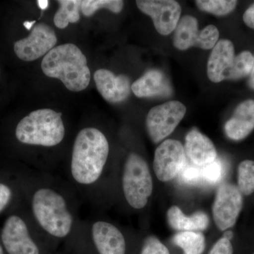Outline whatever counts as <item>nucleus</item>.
Returning a JSON list of instances; mask_svg holds the SVG:
<instances>
[{
    "label": "nucleus",
    "mask_w": 254,
    "mask_h": 254,
    "mask_svg": "<svg viewBox=\"0 0 254 254\" xmlns=\"http://www.w3.org/2000/svg\"><path fill=\"white\" fill-rule=\"evenodd\" d=\"M208 254H233V247L230 240L220 239Z\"/></svg>",
    "instance_id": "nucleus-30"
},
{
    "label": "nucleus",
    "mask_w": 254,
    "mask_h": 254,
    "mask_svg": "<svg viewBox=\"0 0 254 254\" xmlns=\"http://www.w3.org/2000/svg\"><path fill=\"white\" fill-rule=\"evenodd\" d=\"M243 20L248 27L254 30V3L246 10L243 15Z\"/></svg>",
    "instance_id": "nucleus-31"
},
{
    "label": "nucleus",
    "mask_w": 254,
    "mask_h": 254,
    "mask_svg": "<svg viewBox=\"0 0 254 254\" xmlns=\"http://www.w3.org/2000/svg\"><path fill=\"white\" fill-rule=\"evenodd\" d=\"M124 7V1L122 0H84L81 1V10L83 14L87 17L93 14L101 9H106L114 13H120Z\"/></svg>",
    "instance_id": "nucleus-24"
},
{
    "label": "nucleus",
    "mask_w": 254,
    "mask_h": 254,
    "mask_svg": "<svg viewBox=\"0 0 254 254\" xmlns=\"http://www.w3.org/2000/svg\"><path fill=\"white\" fill-rule=\"evenodd\" d=\"M219 39V31L213 25H208L199 31L196 18L186 15L180 20L173 38L174 46L177 49L186 50L191 47L203 50L213 48Z\"/></svg>",
    "instance_id": "nucleus-9"
},
{
    "label": "nucleus",
    "mask_w": 254,
    "mask_h": 254,
    "mask_svg": "<svg viewBox=\"0 0 254 254\" xmlns=\"http://www.w3.org/2000/svg\"><path fill=\"white\" fill-rule=\"evenodd\" d=\"M80 227L97 254H126V238L113 222L101 218L81 220Z\"/></svg>",
    "instance_id": "nucleus-7"
},
{
    "label": "nucleus",
    "mask_w": 254,
    "mask_h": 254,
    "mask_svg": "<svg viewBox=\"0 0 254 254\" xmlns=\"http://www.w3.org/2000/svg\"><path fill=\"white\" fill-rule=\"evenodd\" d=\"M30 217L48 242L69 240L77 228L79 195L68 181L37 173L26 183Z\"/></svg>",
    "instance_id": "nucleus-1"
},
{
    "label": "nucleus",
    "mask_w": 254,
    "mask_h": 254,
    "mask_svg": "<svg viewBox=\"0 0 254 254\" xmlns=\"http://www.w3.org/2000/svg\"><path fill=\"white\" fill-rule=\"evenodd\" d=\"M15 136L24 145L55 148L63 143L66 136L62 113L50 109L31 112L18 123Z\"/></svg>",
    "instance_id": "nucleus-4"
},
{
    "label": "nucleus",
    "mask_w": 254,
    "mask_h": 254,
    "mask_svg": "<svg viewBox=\"0 0 254 254\" xmlns=\"http://www.w3.org/2000/svg\"><path fill=\"white\" fill-rule=\"evenodd\" d=\"M254 56L249 51H244L235 56L226 79L239 80L250 76L253 68Z\"/></svg>",
    "instance_id": "nucleus-22"
},
{
    "label": "nucleus",
    "mask_w": 254,
    "mask_h": 254,
    "mask_svg": "<svg viewBox=\"0 0 254 254\" xmlns=\"http://www.w3.org/2000/svg\"></svg>",
    "instance_id": "nucleus-37"
},
{
    "label": "nucleus",
    "mask_w": 254,
    "mask_h": 254,
    "mask_svg": "<svg viewBox=\"0 0 254 254\" xmlns=\"http://www.w3.org/2000/svg\"><path fill=\"white\" fill-rule=\"evenodd\" d=\"M179 175L181 181L187 185H198L203 182L201 166L193 164L187 163Z\"/></svg>",
    "instance_id": "nucleus-26"
},
{
    "label": "nucleus",
    "mask_w": 254,
    "mask_h": 254,
    "mask_svg": "<svg viewBox=\"0 0 254 254\" xmlns=\"http://www.w3.org/2000/svg\"><path fill=\"white\" fill-rule=\"evenodd\" d=\"M14 191L7 184L0 182V213H2L11 204Z\"/></svg>",
    "instance_id": "nucleus-29"
},
{
    "label": "nucleus",
    "mask_w": 254,
    "mask_h": 254,
    "mask_svg": "<svg viewBox=\"0 0 254 254\" xmlns=\"http://www.w3.org/2000/svg\"><path fill=\"white\" fill-rule=\"evenodd\" d=\"M131 91L138 98L169 97L173 93L168 78L158 69L146 71L141 77L133 82Z\"/></svg>",
    "instance_id": "nucleus-18"
},
{
    "label": "nucleus",
    "mask_w": 254,
    "mask_h": 254,
    "mask_svg": "<svg viewBox=\"0 0 254 254\" xmlns=\"http://www.w3.org/2000/svg\"><path fill=\"white\" fill-rule=\"evenodd\" d=\"M1 241H0V254H4V247H3L1 243Z\"/></svg>",
    "instance_id": "nucleus-36"
},
{
    "label": "nucleus",
    "mask_w": 254,
    "mask_h": 254,
    "mask_svg": "<svg viewBox=\"0 0 254 254\" xmlns=\"http://www.w3.org/2000/svg\"><path fill=\"white\" fill-rule=\"evenodd\" d=\"M185 105L176 100L152 108L147 115L146 129L150 139L159 143L170 136L186 114Z\"/></svg>",
    "instance_id": "nucleus-8"
},
{
    "label": "nucleus",
    "mask_w": 254,
    "mask_h": 254,
    "mask_svg": "<svg viewBox=\"0 0 254 254\" xmlns=\"http://www.w3.org/2000/svg\"><path fill=\"white\" fill-rule=\"evenodd\" d=\"M167 218L170 227L180 232L202 231L206 230L209 225L208 215L203 212H195L187 216L176 205L169 209Z\"/></svg>",
    "instance_id": "nucleus-19"
},
{
    "label": "nucleus",
    "mask_w": 254,
    "mask_h": 254,
    "mask_svg": "<svg viewBox=\"0 0 254 254\" xmlns=\"http://www.w3.org/2000/svg\"><path fill=\"white\" fill-rule=\"evenodd\" d=\"M254 129V100L248 99L241 103L232 117L225 123V132L232 141L245 139Z\"/></svg>",
    "instance_id": "nucleus-17"
},
{
    "label": "nucleus",
    "mask_w": 254,
    "mask_h": 254,
    "mask_svg": "<svg viewBox=\"0 0 254 254\" xmlns=\"http://www.w3.org/2000/svg\"><path fill=\"white\" fill-rule=\"evenodd\" d=\"M94 80L100 95L110 103H122L131 93L130 79L125 75L115 76L110 70L101 68L95 71Z\"/></svg>",
    "instance_id": "nucleus-14"
},
{
    "label": "nucleus",
    "mask_w": 254,
    "mask_h": 254,
    "mask_svg": "<svg viewBox=\"0 0 254 254\" xmlns=\"http://www.w3.org/2000/svg\"><path fill=\"white\" fill-rule=\"evenodd\" d=\"M1 241L8 254H43L42 244L49 242L38 230L28 212L25 216L14 213L6 219Z\"/></svg>",
    "instance_id": "nucleus-6"
},
{
    "label": "nucleus",
    "mask_w": 254,
    "mask_h": 254,
    "mask_svg": "<svg viewBox=\"0 0 254 254\" xmlns=\"http://www.w3.org/2000/svg\"><path fill=\"white\" fill-rule=\"evenodd\" d=\"M203 182L214 185L218 183L222 178V165L221 161L217 158L213 163L201 166Z\"/></svg>",
    "instance_id": "nucleus-27"
},
{
    "label": "nucleus",
    "mask_w": 254,
    "mask_h": 254,
    "mask_svg": "<svg viewBox=\"0 0 254 254\" xmlns=\"http://www.w3.org/2000/svg\"><path fill=\"white\" fill-rule=\"evenodd\" d=\"M57 42L55 30L46 23H39L33 28L29 36L14 43V53L23 61H35L46 56Z\"/></svg>",
    "instance_id": "nucleus-11"
},
{
    "label": "nucleus",
    "mask_w": 254,
    "mask_h": 254,
    "mask_svg": "<svg viewBox=\"0 0 254 254\" xmlns=\"http://www.w3.org/2000/svg\"><path fill=\"white\" fill-rule=\"evenodd\" d=\"M234 234L233 232L231 231V230H227L225 233L223 234V236H222V238L226 239L227 240H231L232 238H233Z\"/></svg>",
    "instance_id": "nucleus-33"
},
{
    "label": "nucleus",
    "mask_w": 254,
    "mask_h": 254,
    "mask_svg": "<svg viewBox=\"0 0 254 254\" xmlns=\"http://www.w3.org/2000/svg\"><path fill=\"white\" fill-rule=\"evenodd\" d=\"M185 150L187 158L197 166L208 165L218 158L216 148L213 142L195 128L187 133Z\"/></svg>",
    "instance_id": "nucleus-16"
},
{
    "label": "nucleus",
    "mask_w": 254,
    "mask_h": 254,
    "mask_svg": "<svg viewBox=\"0 0 254 254\" xmlns=\"http://www.w3.org/2000/svg\"><path fill=\"white\" fill-rule=\"evenodd\" d=\"M243 207V195L236 185L225 183L219 187L213 205L214 221L219 230L235 226Z\"/></svg>",
    "instance_id": "nucleus-10"
},
{
    "label": "nucleus",
    "mask_w": 254,
    "mask_h": 254,
    "mask_svg": "<svg viewBox=\"0 0 254 254\" xmlns=\"http://www.w3.org/2000/svg\"><path fill=\"white\" fill-rule=\"evenodd\" d=\"M186 164L185 147L177 140H165L155 150L153 170L160 181L173 180Z\"/></svg>",
    "instance_id": "nucleus-12"
},
{
    "label": "nucleus",
    "mask_w": 254,
    "mask_h": 254,
    "mask_svg": "<svg viewBox=\"0 0 254 254\" xmlns=\"http://www.w3.org/2000/svg\"><path fill=\"white\" fill-rule=\"evenodd\" d=\"M249 85L252 89L254 90V62L253 68H252V71L250 74V79H249Z\"/></svg>",
    "instance_id": "nucleus-32"
},
{
    "label": "nucleus",
    "mask_w": 254,
    "mask_h": 254,
    "mask_svg": "<svg viewBox=\"0 0 254 254\" xmlns=\"http://www.w3.org/2000/svg\"><path fill=\"white\" fill-rule=\"evenodd\" d=\"M173 242L183 250L184 254H202L204 252L205 237L200 232H178L173 237Z\"/></svg>",
    "instance_id": "nucleus-21"
},
{
    "label": "nucleus",
    "mask_w": 254,
    "mask_h": 254,
    "mask_svg": "<svg viewBox=\"0 0 254 254\" xmlns=\"http://www.w3.org/2000/svg\"><path fill=\"white\" fill-rule=\"evenodd\" d=\"M140 254H170V252L156 237L150 235L143 240Z\"/></svg>",
    "instance_id": "nucleus-28"
},
{
    "label": "nucleus",
    "mask_w": 254,
    "mask_h": 254,
    "mask_svg": "<svg viewBox=\"0 0 254 254\" xmlns=\"http://www.w3.org/2000/svg\"><path fill=\"white\" fill-rule=\"evenodd\" d=\"M43 73L60 80L69 91L86 89L91 81V71L84 54L72 43L55 47L43 58Z\"/></svg>",
    "instance_id": "nucleus-3"
},
{
    "label": "nucleus",
    "mask_w": 254,
    "mask_h": 254,
    "mask_svg": "<svg viewBox=\"0 0 254 254\" xmlns=\"http://www.w3.org/2000/svg\"><path fill=\"white\" fill-rule=\"evenodd\" d=\"M235 58V47L232 41L226 39L219 41L208 58L207 73L209 79L214 83L226 80Z\"/></svg>",
    "instance_id": "nucleus-15"
},
{
    "label": "nucleus",
    "mask_w": 254,
    "mask_h": 254,
    "mask_svg": "<svg viewBox=\"0 0 254 254\" xmlns=\"http://www.w3.org/2000/svg\"><path fill=\"white\" fill-rule=\"evenodd\" d=\"M137 6L153 19L156 31L168 36L175 31L181 16V6L173 0H137Z\"/></svg>",
    "instance_id": "nucleus-13"
},
{
    "label": "nucleus",
    "mask_w": 254,
    "mask_h": 254,
    "mask_svg": "<svg viewBox=\"0 0 254 254\" xmlns=\"http://www.w3.org/2000/svg\"><path fill=\"white\" fill-rule=\"evenodd\" d=\"M237 187L242 195H250L254 192V161L246 160L240 163L237 173Z\"/></svg>",
    "instance_id": "nucleus-23"
},
{
    "label": "nucleus",
    "mask_w": 254,
    "mask_h": 254,
    "mask_svg": "<svg viewBox=\"0 0 254 254\" xmlns=\"http://www.w3.org/2000/svg\"><path fill=\"white\" fill-rule=\"evenodd\" d=\"M60 8L55 13L54 23L60 29L68 26L69 23L79 21L81 1L80 0H59Z\"/></svg>",
    "instance_id": "nucleus-20"
},
{
    "label": "nucleus",
    "mask_w": 254,
    "mask_h": 254,
    "mask_svg": "<svg viewBox=\"0 0 254 254\" xmlns=\"http://www.w3.org/2000/svg\"><path fill=\"white\" fill-rule=\"evenodd\" d=\"M195 2L201 11L218 16L230 14L235 10L237 4V1L233 0H198Z\"/></svg>",
    "instance_id": "nucleus-25"
},
{
    "label": "nucleus",
    "mask_w": 254,
    "mask_h": 254,
    "mask_svg": "<svg viewBox=\"0 0 254 254\" xmlns=\"http://www.w3.org/2000/svg\"><path fill=\"white\" fill-rule=\"evenodd\" d=\"M35 23H36V21H26V22H25L23 24H24L25 27L29 30L31 29L32 26H33V24H34Z\"/></svg>",
    "instance_id": "nucleus-35"
},
{
    "label": "nucleus",
    "mask_w": 254,
    "mask_h": 254,
    "mask_svg": "<svg viewBox=\"0 0 254 254\" xmlns=\"http://www.w3.org/2000/svg\"><path fill=\"white\" fill-rule=\"evenodd\" d=\"M38 4L41 9H46L48 6V1H44V0L41 1V0H40V1H38Z\"/></svg>",
    "instance_id": "nucleus-34"
},
{
    "label": "nucleus",
    "mask_w": 254,
    "mask_h": 254,
    "mask_svg": "<svg viewBox=\"0 0 254 254\" xmlns=\"http://www.w3.org/2000/svg\"><path fill=\"white\" fill-rule=\"evenodd\" d=\"M110 154L108 137L99 128L88 127L78 132L66 173L68 182L95 207L104 205L109 195Z\"/></svg>",
    "instance_id": "nucleus-2"
},
{
    "label": "nucleus",
    "mask_w": 254,
    "mask_h": 254,
    "mask_svg": "<svg viewBox=\"0 0 254 254\" xmlns=\"http://www.w3.org/2000/svg\"><path fill=\"white\" fill-rule=\"evenodd\" d=\"M122 195L129 208L141 210L148 203L153 183L148 163L142 155L128 153L124 160L120 178Z\"/></svg>",
    "instance_id": "nucleus-5"
}]
</instances>
